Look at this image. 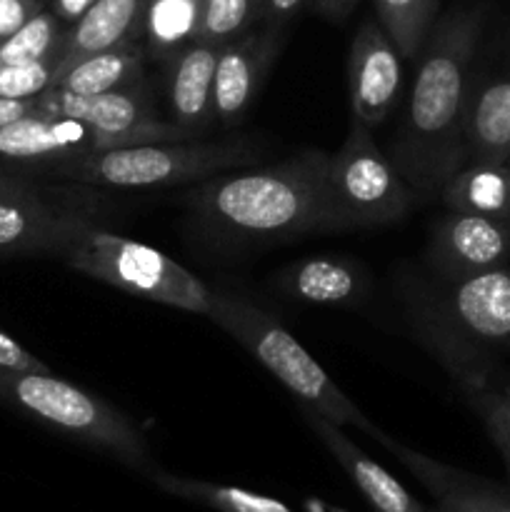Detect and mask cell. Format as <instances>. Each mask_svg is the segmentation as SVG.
I'll return each instance as SVG.
<instances>
[{
  "label": "cell",
  "mask_w": 510,
  "mask_h": 512,
  "mask_svg": "<svg viewBox=\"0 0 510 512\" xmlns=\"http://www.w3.org/2000/svg\"><path fill=\"white\" fill-rule=\"evenodd\" d=\"M478 33L475 10H453L435 20L418 53L403 125L388 153L415 198L440 193L468 158L463 123Z\"/></svg>",
  "instance_id": "obj_1"
},
{
  "label": "cell",
  "mask_w": 510,
  "mask_h": 512,
  "mask_svg": "<svg viewBox=\"0 0 510 512\" xmlns=\"http://www.w3.org/2000/svg\"><path fill=\"white\" fill-rule=\"evenodd\" d=\"M330 153L303 150L278 165L220 173L190 193L198 223L230 243L343 233L328 183Z\"/></svg>",
  "instance_id": "obj_2"
},
{
  "label": "cell",
  "mask_w": 510,
  "mask_h": 512,
  "mask_svg": "<svg viewBox=\"0 0 510 512\" xmlns=\"http://www.w3.org/2000/svg\"><path fill=\"white\" fill-rule=\"evenodd\" d=\"M208 318L235 343L243 345L270 375H275V380L288 388L298 405H308L310 410L340 428L350 425L363 430L373 440L383 433L378 425L365 418L363 410L333 383L318 360L268 310L258 308L243 295L213 290V308Z\"/></svg>",
  "instance_id": "obj_3"
},
{
  "label": "cell",
  "mask_w": 510,
  "mask_h": 512,
  "mask_svg": "<svg viewBox=\"0 0 510 512\" xmlns=\"http://www.w3.org/2000/svg\"><path fill=\"white\" fill-rule=\"evenodd\" d=\"M260 150L250 140H175L130 148L93 150L80 158L50 165L53 175L90 188H165L198 183L228 170L258 163Z\"/></svg>",
  "instance_id": "obj_4"
},
{
  "label": "cell",
  "mask_w": 510,
  "mask_h": 512,
  "mask_svg": "<svg viewBox=\"0 0 510 512\" xmlns=\"http://www.w3.org/2000/svg\"><path fill=\"white\" fill-rule=\"evenodd\" d=\"M55 258L75 273L150 303L205 318L213 308V290L198 275L150 245L103 228V223L75 230Z\"/></svg>",
  "instance_id": "obj_5"
},
{
  "label": "cell",
  "mask_w": 510,
  "mask_h": 512,
  "mask_svg": "<svg viewBox=\"0 0 510 512\" xmlns=\"http://www.w3.org/2000/svg\"><path fill=\"white\" fill-rule=\"evenodd\" d=\"M0 398L38 418L40 423L80 440L95 450H103L133 473L148 478L155 468L143 430L125 418L118 408L98 395L48 373H0Z\"/></svg>",
  "instance_id": "obj_6"
},
{
  "label": "cell",
  "mask_w": 510,
  "mask_h": 512,
  "mask_svg": "<svg viewBox=\"0 0 510 512\" xmlns=\"http://www.w3.org/2000/svg\"><path fill=\"white\" fill-rule=\"evenodd\" d=\"M103 200L90 185H38L0 178V258L58 255L70 235L100 223Z\"/></svg>",
  "instance_id": "obj_7"
},
{
  "label": "cell",
  "mask_w": 510,
  "mask_h": 512,
  "mask_svg": "<svg viewBox=\"0 0 510 512\" xmlns=\"http://www.w3.org/2000/svg\"><path fill=\"white\" fill-rule=\"evenodd\" d=\"M330 198L343 230L393 225L413 208L415 193L378 148L373 130L350 118L348 135L328 165Z\"/></svg>",
  "instance_id": "obj_8"
},
{
  "label": "cell",
  "mask_w": 510,
  "mask_h": 512,
  "mask_svg": "<svg viewBox=\"0 0 510 512\" xmlns=\"http://www.w3.org/2000/svg\"><path fill=\"white\" fill-rule=\"evenodd\" d=\"M408 303L418 338L455 380L465 403L478 415L485 433L493 440L500 458L505 460L510 470V405L505 403L498 385H495V365L485 355L483 345L473 343L463 333H458L440 315V310L435 308L430 298L413 295V298H408Z\"/></svg>",
  "instance_id": "obj_9"
},
{
  "label": "cell",
  "mask_w": 510,
  "mask_h": 512,
  "mask_svg": "<svg viewBox=\"0 0 510 512\" xmlns=\"http://www.w3.org/2000/svg\"><path fill=\"white\" fill-rule=\"evenodd\" d=\"M35 113L80 120L93 133L95 150L195 138L180 125L160 118L148 88L140 80L128 88L100 95H75L70 90L50 85L45 93L35 98Z\"/></svg>",
  "instance_id": "obj_10"
},
{
  "label": "cell",
  "mask_w": 510,
  "mask_h": 512,
  "mask_svg": "<svg viewBox=\"0 0 510 512\" xmlns=\"http://www.w3.org/2000/svg\"><path fill=\"white\" fill-rule=\"evenodd\" d=\"M403 88V55L380 23L363 20L350 43L348 93L350 113L375 130L388 120Z\"/></svg>",
  "instance_id": "obj_11"
},
{
  "label": "cell",
  "mask_w": 510,
  "mask_h": 512,
  "mask_svg": "<svg viewBox=\"0 0 510 512\" xmlns=\"http://www.w3.org/2000/svg\"><path fill=\"white\" fill-rule=\"evenodd\" d=\"M435 308L473 343L510 345V268L498 265L448 280Z\"/></svg>",
  "instance_id": "obj_12"
},
{
  "label": "cell",
  "mask_w": 510,
  "mask_h": 512,
  "mask_svg": "<svg viewBox=\"0 0 510 512\" xmlns=\"http://www.w3.org/2000/svg\"><path fill=\"white\" fill-rule=\"evenodd\" d=\"M510 260V220L450 210L430 238V263L445 280L498 268Z\"/></svg>",
  "instance_id": "obj_13"
},
{
  "label": "cell",
  "mask_w": 510,
  "mask_h": 512,
  "mask_svg": "<svg viewBox=\"0 0 510 512\" xmlns=\"http://www.w3.org/2000/svg\"><path fill=\"white\" fill-rule=\"evenodd\" d=\"M278 28L248 30L220 45L215 65V123L233 128L253 103L275 55Z\"/></svg>",
  "instance_id": "obj_14"
},
{
  "label": "cell",
  "mask_w": 510,
  "mask_h": 512,
  "mask_svg": "<svg viewBox=\"0 0 510 512\" xmlns=\"http://www.w3.org/2000/svg\"><path fill=\"white\" fill-rule=\"evenodd\" d=\"M388 453H393L415 480L435 498L445 512H510V493L490 480L470 475L465 470L433 460L430 455L418 453L398 440L380 433L378 438Z\"/></svg>",
  "instance_id": "obj_15"
},
{
  "label": "cell",
  "mask_w": 510,
  "mask_h": 512,
  "mask_svg": "<svg viewBox=\"0 0 510 512\" xmlns=\"http://www.w3.org/2000/svg\"><path fill=\"white\" fill-rule=\"evenodd\" d=\"M300 415L308 423V428L318 435L320 443L328 448V453L338 460L340 468L345 470L350 480H353L355 488L365 495L375 512H425L423 505L393 478L385 468H380L373 458L363 453L348 435L343 433V428L335 423H330L328 418L318 415L315 410H310L308 405H298Z\"/></svg>",
  "instance_id": "obj_16"
},
{
  "label": "cell",
  "mask_w": 510,
  "mask_h": 512,
  "mask_svg": "<svg viewBox=\"0 0 510 512\" xmlns=\"http://www.w3.org/2000/svg\"><path fill=\"white\" fill-rule=\"evenodd\" d=\"M93 150V133L80 120L30 113L0 128V158L58 165Z\"/></svg>",
  "instance_id": "obj_17"
},
{
  "label": "cell",
  "mask_w": 510,
  "mask_h": 512,
  "mask_svg": "<svg viewBox=\"0 0 510 512\" xmlns=\"http://www.w3.org/2000/svg\"><path fill=\"white\" fill-rule=\"evenodd\" d=\"M280 295L308 305H355L368 295V275L353 260L313 255L285 265L273 278Z\"/></svg>",
  "instance_id": "obj_18"
},
{
  "label": "cell",
  "mask_w": 510,
  "mask_h": 512,
  "mask_svg": "<svg viewBox=\"0 0 510 512\" xmlns=\"http://www.w3.org/2000/svg\"><path fill=\"white\" fill-rule=\"evenodd\" d=\"M220 48L190 43L170 58V110L173 123L198 138L215 123V65Z\"/></svg>",
  "instance_id": "obj_19"
},
{
  "label": "cell",
  "mask_w": 510,
  "mask_h": 512,
  "mask_svg": "<svg viewBox=\"0 0 510 512\" xmlns=\"http://www.w3.org/2000/svg\"><path fill=\"white\" fill-rule=\"evenodd\" d=\"M150 0H95L65 33L60 65L118 45L138 43ZM58 65V68H60Z\"/></svg>",
  "instance_id": "obj_20"
},
{
  "label": "cell",
  "mask_w": 510,
  "mask_h": 512,
  "mask_svg": "<svg viewBox=\"0 0 510 512\" xmlns=\"http://www.w3.org/2000/svg\"><path fill=\"white\" fill-rule=\"evenodd\" d=\"M465 155L475 163H508L510 158V78L485 85L468 103L463 123Z\"/></svg>",
  "instance_id": "obj_21"
},
{
  "label": "cell",
  "mask_w": 510,
  "mask_h": 512,
  "mask_svg": "<svg viewBox=\"0 0 510 512\" xmlns=\"http://www.w3.org/2000/svg\"><path fill=\"white\" fill-rule=\"evenodd\" d=\"M143 48L138 43L118 45L85 55L55 70V88L70 90L75 95H100L110 90L128 88L143 75Z\"/></svg>",
  "instance_id": "obj_22"
},
{
  "label": "cell",
  "mask_w": 510,
  "mask_h": 512,
  "mask_svg": "<svg viewBox=\"0 0 510 512\" xmlns=\"http://www.w3.org/2000/svg\"><path fill=\"white\" fill-rule=\"evenodd\" d=\"M440 195L448 210L510 220V165L470 160L445 180Z\"/></svg>",
  "instance_id": "obj_23"
},
{
  "label": "cell",
  "mask_w": 510,
  "mask_h": 512,
  "mask_svg": "<svg viewBox=\"0 0 510 512\" xmlns=\"http://www.w3.org/2000/svg\"><path fill=\"white\" fill-rule=\"evenodd\" d=\"M145 480H150L155 488L173 495V498L205 505V508L215 512H293L288 505L275 498H268V495L250 493V490L233 488V485L185 478V475L168 473L163 468H155Z\"/></svg>",
  "instance_id": "obj_24"
},
{
  "label": "cell",
  "mask_w": 510,
  "mask_h": 512,
  "mask_svg": "<svg viewBox=\"0 0 510 512\" xmlns=\"http://www.w3.org/2000/svg\"><path fill=\"white\" fill-rule=\"evenodd\" d=\"M203 0H150L145 10L143 35L148 53L170 60L185 45L198 40Z\"/></svg>",
  "instance_id": "obj_25"
},
{
  "label": "cell",
  "mask_w": 510,
  "mask_h": 512,
  "mask_svg": "<svg viewBox=\"0 0 510 512\" xmlns=\"http://www.w3.org/2000/svg\"><path fill=\"white\" fill-rule=\"evenodd\" d=\"M375 13L403 60H413L433 28L438 0H375Z\"/></svg>",
  "instance_id": "obj_26"
},
{
  "label": "cell",
  "mask_w": 510,
  "mask_h": 512,
  "mask_svg": "<svg viewBox=\"0 0 510 512\" xmlns=\"http://www.w3.org/2000/svg\"><path fill=\"white\" fill-rule=\"evenodd\" d=\"M63 20L53 10H40L20 30L0 43V65H20L48 58L63 48Z\"/></svg>",
  "instance_id": "obj_27"
},
{
  "label": "cell",
  "mask_w": 510,
  "mask_h": 512,
  "mask_svg": "<svg viewBox=\"0 0 510 512\" xmlns=\"http://www.w3.org/2000/svg\"><path fill=\"white\" fill-rule=\"evenodd\" d=\"M255 20H260V0H203L195 43L220 48L248 33Z\"/></svg>",
  "instance_id": "obj_28"
},
{
  "label": "cell",
  "mask_w": 510,
  "mask_h": 512,
  "mask_svg": "<svg viewBox=\"0 0 510 512\" xmlns=\"http://www.w3.org/2000/svg\"><path fill=\"white\" fill-rule=\"evenodd\" d=\"M63 55L55 53L48 58L33 60L20 65H0V98L30 100L53 85L55 70H58Z\"/></svg>",
  "instance_id": "obj_29"
},
{
  "label": "cell",
  "mask_w": 510,
  "mask_h": 512,
  "mask_svg": "<svg viewBox=\"0 0 510 512\" xmlns=\"http://www.w3.org/2000/svg\"><path fill=\"white\" fill-rule=\"evenodd\" d=\"M0 373H48V365L25 350L18 340L10 338L5 330H0Z\"/></svg>",
  "instance_id": "obj_30"
},
{
  "label": "cell",
  "mask_w": 510,
  "mask_h": 512,
  "mask_svg": "<svg viewBox=\"0 0 510 512\" xmlns=\"http://www.w3.org/2000/svg\"><path fill=\"white\" fill-rule=\"evenodd\" d=\"M43 10V0H0V43Z\"/></svg>",
  "instance_id": "obj_31"
},
{
  "label": "cell",
  "mask_w": 510,
  "mask_h": 512,
  "mask_svg": "<svg viewBox=\"0 0 510 512\" xmlns=\"http://www.w3.org/2000/svg\"><path fill=\"white\" fill-rule=\"evenodd\" d=\"M305 3H308V0H260V20H265L268 25L278 28L285 20L298 15Z\"/></svg>",
  "instance_id": "obj_32"
},
{
  "label": "cell",
  "mask_w": 510,
  "mask_h": 512,
  "mask_svg": "<svg viewBox=\"0 0 510 512\" xmlns=\"http://www.w3.org/2000/svg\"><path fill=\"white\" fill-rule=\"evenodd\" d=\"M35 113V98L30 100H13V98H0V128L8 123L25 118V115Z\"/></svg>",
  "instance_id": "obj_33"
},
{
  "label": "cell",
  "mask_w": 510,
  "mask_h": 512,
  "mask_svg": "<svg viewBox=\"0 0 510 512\" xmlns=\"http://www.w3.org/2000/svg\"><path fill=\"white\" fill-rule=\"evenodd\" d=\"M313 8L318 13H323L330 20H343L353 13V8L358 5V0H310Z\"/></svg>",
  "instance_id": "obj_34"
},
{
  "label": "cell",
  "mask_w": 510,
  "mask_h": 512,
  "mask_svg": "<svg viewBox=\"0 0 510 512\" xmlns=\"http://www.w3.org/2000/svg\"><path fill=\"white\" fill-rule=\"evenodd\" d=\"M93 3L95 0H53V13L63 23H75Z\"/></svg>",
  "instance_id": "obj_35"
},
{
  "label": "cell",
  "mask_w": 510,
  "mask_h": 512,
  "mask_svg": "<svg viewBox=\"0 0 510 512\" xmlns=\"http://www.w3.org/2000/svg\"><path fill=\"white\" fill-rule=\"evenodd\" d=\"M493 380H495V385H498L500 395H503V398H505V403L510 405V378H508V373H503V370L495 368Z\"/></svg>",
  "instance_id": "obj_36"
},
{
  "label": "cell",
  "mask_w": 510,
  "mask_h": 512,
  "mask_svg": "<svg viewBox=\"0 0 510 512\" xmlns=\"http://www.w3.org/2000/svg\"><path fill=\"white\" fill-rule=\"evenodd\" d=\"M425 512H445V510H440V508H435V510H425Z\"/></svg>",
  "instance_id": "obj_37"
},
{
  "label": "cell",
  "mask_w": 510,
  "mask_h": 512,
  "mask_svg": "<svg viewBox=\"0 0 510 512\" xmlns=\"http://www.w3.org/2000/svg\"><path fill=\"white\" fill-rule=\"evenodd\" d=\"M508 165H510V158H508Z\"/></svg>",
  "instance_id": "obj_38"
}]
</instances>
